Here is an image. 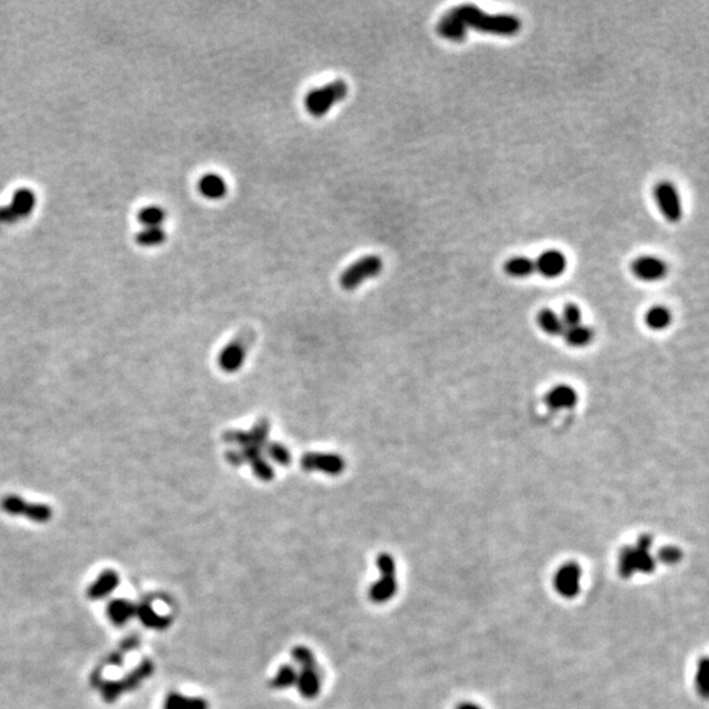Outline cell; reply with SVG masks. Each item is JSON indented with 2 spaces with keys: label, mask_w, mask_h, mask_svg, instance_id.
I'll list each match as a JSON object with an SVG mask.
<instances>
[{
  "label": "cell",
  "mask_w": 709,
  "mask_h": 709,
  "mask_svg": "<svg viewBox=\"0 0 709 709\" xmlns=\"http://www.w3.org/2000/svg\"><path fill=\"white\" fill-rule=\"evenodd\" d=\"M467 28L474 29L477 32L513 37L520 32L522 22L509 13L491 15L482 11L473 4H464L452 10Z\"/></svg>",
  "instance_id": "6da1fadb"
},
{
  "label": "cell",
  "mask_w": 709,
  "mask_h": 709,
  "mask_svg": "<svg viewBox=\"0 0 709 709\" xmlns=\"http://www.w3.org/2000/svg\"><path fill=\"white\" fill-rule=\"evenodd\" d=\"M349 86L344 80H334L323 87L312 89L305 98V108L314 117H323L337 103L344 100Z\"/></svg>",
  "instance_id": "7a4b0ae2"
},
{
  "label": "cell",
  "mask_w": 709,
  "mask_h": 709,
  "mask_svg": "<svg viewBox=\"0 0 709 709\" xmlns=\"http://www.w3.org/2000/svg\"><path fill=\"white\" fill-rule=\"evenodd\" d=\"M0 509L11 516H19L33 523H47L53 518V510L45 503L27 501L19 495H7L0 501Z\"/></svg>",
  "instance_id": "3957f363"
},
{
  "label": "cell",
  "mask_w": 709,
  "mask_h": 709,
  "mask_svg": "<svg viewBox=\"0 0 709 709\" xmlns=\"http://www.w3.org/2000/svg\"><path fill=\"white\" fill-rule=\"evenodd\" d=\"M383 268V263L377 255H367L359 261L352 263L349 268L342 273L339 283L344 291H353L359 288L365 280L379 276Z\"/></svg>",
  "instance_id": "277c9868"
},
{
  "label": "cell",
  "mask_w": 709,
  "mask_h": 709,
  "mask_svg": "<svg viewBox=\"0 0 709 709\" xmlns=\"http://www.w3.org/2000/svg\"><path fill=\"white\" fill-rule=\"evenodd\" d=\"M154 673V664L149 659H145L141 665L134 668L129 675L122 678L117 682H103L98 685L100 692L104 700L108 703L115 701L128 691H133L141 685L145 679L150 677Z\"/></svg>",
  "instance_id": "5b68a950"
},
{
  "label": "cell",
  "mask_w": 709,
  "mask_h": 709,
  "mask_svg": "<svg viewBox=\"0 0 709 709\" xmlns=\"http://www.w3.org/2000/svg\"><path fill=\"white\" fill-rule=\"evenodd\" d=\"M254 340L255 334L252 331L246 330L238 334L221 351L219 356V368L226 373L240 371V367L246 360L249 351L251 349Z\"/></svg>",
  "instance_id": "8992f818"
},
{
  "label": "cell",
  "mask_w": 709,
  "mask_h": 709,
  "mask_svg": "<svg viewBox=\"0 0 709 709\" xmlns=\"http://www.w3.org/2000/svg\"><path fill=\"white\" fill-rule=\"evenodd\" d=\"M655 204L668 222L677 224L683 217L682 198L677 187L671 182H659L653 189Z\"/></svg>",
  "instance_id": "52a82bcc"
},
{
  "label": "cell",
  "mask_w": 709,
  "mask_h": 709,
  "mask_svg": "<svg viewBox=\"0 0 709 709\" xmlns=\"http://www.w3.org/2000/svg\"><path fill=\"white\" fill-rule=\"evenodd\" d=\"M271 423L268 419H259L250 431L243 430H230L224 434L225 443L238 444L240 448H258L263 449L264 444L268 441Z\"/></svg>",
  "instance_id": "ba28073f"
},
{
  "label": "cell",
  "mask_w": 709,
  "mask_h": 709,
  "mask_svg": "<svg viewBox=\"0 0 709 709\" xmlns=\"http://www.w3.org/2000/svg\"><path fill=\"white\" fill-rule=\"evenodd\" d=\"M301 468L306 472H322L328 476H339L346 469V461L337 453L307 452L301 458Z\"/></svg>",
  "instance_id": "9c48e42d"
},
{
  "label": "cell",
  "mask_w": 709,
  "mask_h": 709,
  "mask_svg": "<svg viewBox=\"0 0 709 709\" xmlns=\"http://www.w3.org/2000/svg\"><path fill=\"white\" fill-rule=\"evenodd\" d=\"M632 273L641 282H659L665 277L668 272V267L665 261L652 256V255H644L632 262Z\"/></svg>",
  "instance_id": "30bf717a"
},
{
  "label": "cell",
  "mask_w": 709,
  "mask_h": 709,
  "mask_svg": "<svg viewBox=\"0 0 709 709\" xmlns=\"http://www.w3.org/2000/svg\"><path fill=\"white\" fill-rule=\"evenodd\" d=\"M582 570L576 562H567L560 567L555 577V587L560 595L565 598H573L579 592Z\"/></svg>",
  "instance_id": "8fae6325"
},
{
  "label": "cell",
  "mask_w": 709,
  "mask_h": 709,
  "mask_svg": "<svg viewBox=\"0 0 709 709\" xmlns=\"http://www.w3.org/2000/svg\"><path fill=\"white\" fill-rule=\"evenodd\" d=\"M567 259L560 250H546L535 261V268L546 279H556L567 271Z\"/></svg>",
  "instance_id": "7c38bea8"
},
{
  "label": "cell",
  "mask_w": 709,
  "mask_h": 709,
  "mask_svg": "<svg viewBox=\"0 0 709 709\" xmlns=\"http://www.w3.org/2000/svg\"><path fill=\"white\" fill-rule=\"evenodd\" d=\"M295 687L302 698L307 699V700L316 699L322 688V678H321V673L318 670V666L309 667V668H301L297 674Z\"/></svg>",
  "instance_id": "4fadbf2b"
},
{
  "label": "cell",
  "mask_w": 709,
  "mask_h": 709,
  "mask_svg": "<svg viewBox=\"0 0 709 709\" xmlns=\"http://www.w3.org/2000/svg\"><path fill=\"white\" fill-rule=\"evenodd\" d=\"M437 32L439 36H441L446 40L453 41V43H461L467 38L468 28L451 10L437 22Z\"/></svg>",
  "instance_id": "5bb4252c"
},
{
  "label": "cell",
  "mask_w": 709,
  "mask_h": 709,
  "mask_svg": "<svg viewBox=\"0 0 709 709\" xmlns=\"http://www.w3.org/2000/svg\"><path fill=\"white\" fill-rule=\"evenodd\" d=\"M381 577L377 579L368 591V597L376 604H383L393 598L397 594V578L395 574L380 573Z\"/></svg>",
  "instance_id": "9a60e30c"
},
{
  "label": "cell",
  "mask_w": 709,
  "mask_h": 709,
  "mask_svg": "<svg viewBox=\"0 0 709 709\" xmlns=\"http://www.w3.org/2000/svg\"><path fill=\"white\" fill-rule=\"evenodd\" d=\"M546 404L553 410L573 409L578 402V394L569 385H557L546 394Z\"/></svg>",
  "instance_id": "2e32d148"
},
{
  "label": "cell",
  "mask_w": 709,
  "mask_h": 709,
  "mask_svg": "<svg viewBox=\"0 0 709 709\" xmlns=\"http://www.w3.org/2000/svg\"><path fill=\"white\" fill-rule=\"evenodd\" d=\"M119 583H120L119 574L113 570H105L88 587L87 597L91 600L104 599L117 589Z\"/></svg>",
  "instance_id": "e0dca14e"
},
{
  "label": "cell",
  "mask_w": 709,
  "mask_h": 709,
  "mask_svg": "<svg viewBox=\"0 0 709 709\" xmlns=\"http://www.w3.org/2000/svg\"><path fill=\"white\" fill-rule=\"evenodd\" d=\"M200 193L210 200H219L228 193V184L225 179L219 174L204 175L198 182Z\"/></svg>",
  "instance_id": "ac0fdd59"
},
{
  "label": "cell",
  "mask_w": 709,
  "mask_h": 709,
  "mask_svg": "<svg viewBox=\"0 0 709 709\" xmlns=\"http://www.w3.org/2000/svg\"><path fill=\"white\" fill-rule=\"evenodd\" d=\"M36 204H37V196L32 189L20 188L13 193L10 207L13 209L16 216L22 219L28 217L32 213L33 209L36 207Z\"/></svg>",
  "instance_id": "d6986e66"
},
{
  "label": "cell",
  "mask_w": 709,
  "mask_h": 709,
  "mask_svg": "<svg viewBox=\"0 0 709 709\" xmlns=\"http://www.w3.org/2000/svg\"><path fill=\"white\" fill-rule=\"evenodd\" d=\"M136 616L145 627L155 631H164L171 625V619L154 611L153 607L149 603H142L141 606H137Z\"/></svg>",
  "instance_id": "ffe728a7"
},
{
  "label": "cell",
  "mask_w": 709,
  "mask_h": 709,
  "mask_svg": "<svg viewBox=\"0 0 709 709\" xmlns=\"http://www.w3.org/2000/svg\"><path fill=\"white\" fill-rule=\"evenodd\" d=\"M108 617L110 622L116 625H125L126 622H131L136 616L137 606L133 604L129 600L117 599L113 600L108 606Z\"/></svg>",
  "instance_id": "44dd1931"
},
{
  "label": "cell",
  "mask_w": 709,
  "mask_h": 709,
  "mask_svg": "<svg viewBox=\"0 0 709 709\" xmlns=\"http://www.w3.org/2000/svg\"><path fill=\"white\" fill-rule=\"evenodd\" d=\"M163 709H209V703L205 699L171 692L164 700Z\"/></svg>",
  "instance_id": "7402d4cb"
},
{
  "label": "cell",
  "mask_w": 709,
  "mask_h": 709,
  "mask_svg": "<svg viewBox=\"0 0 709 709\" xmlns=\"http://www.w3.org/2000/svg\"><path fill=\"white\" fill-rule=\"evenodd\" d=\"M535 271V261L527 256H513L504 263V272L515 279L528 277Z\"/></svg>",
  "instance_id": "603a6c76"
},
{
  "label": "cell",
  "mask_w": 709,
  "mask_h": 709,
  "mask_svg": "<svg viewBox=\"0 0 709 709\" xmlns=\"http://www.w3.org/2000/svg\"><path fill=\"white\" fill-rule=\"evenodd\" d=\"M537 323L540 328L550 337H558L562 335L565 331V326L562 323L561 316H557L556 313L550 309H543L537 314Z\"/></svg>",
  "instance_id": "cb8c5ba5"
},
{
  "label": "cell",
  "mask_w": 709,
  "mask_h": 709,
  "mask_svg": "<svg viewBox=\"0 0 709 709\" xmlns=\"http://www.w3.org/2000/svg\"><path fill=\"white\" fill-rule=\"evenodd\" d=\"M671 319H673L671 312L665 306H655V307L649 309L645 316V322H646L648 328L657 330V331L668 328L671 323Z\"/></svg>",
  "instance_id": "d4e9b609"
},
{
  "label": "cell",
  "mask_w": 709,
  "mask_h": 709,
  "mask_svg": "<svg viewBox=\"0 0 709 709\" xmlns=\"http://www.w3.org/2000/svg\"><path fill=\"white\" fill-rule=\"evenodd\" d=\"M562 337L565 339L567 344L574 349H580L587 346L592 339V331L586 326L577 325L573 328H567Z\"/></svg>",
  "instance_id": "484cf974"
},
{
  "label": "cell",
  "mask_w": 709,
  "mask_h": 709,
  "mask_svg": "<svg viewBox=\"0 0 709 709\" xmlns=\"http://www.w3.org/2000/svg\"><path fill=\"white\" fill-rule=\"evenodd\" d=\"M138 221L145 228L162 226L166 221V210L158 205H149L140 210Z\"/></svg>",
  "instance_id": "4316f807"
},
{
  "label": "cell",
  "mask_w": 709,
  "mask_h": 709,
  "mask_svg": "<svg viewBox=\"0 0 709 709\" xmlns=\"http://www.w3.org/2000/svg\"><path fill=\"white\" fill-rule=\"evenodd\" d=\"M297 674H298V670L295 668V666H282L271 680V687L275 689H286V688L293 687L297 682Z\"/></svg>",
  "instance_id": "83f0119b"
},
{
  "label": "cell",
  "mask_w": 709,
  "mask_h": 709,
  "mask_svg": "<svg viewBox=\"0 0 709 709\" xmlns=\"http://www.w3.org/2000/svg\"><path fill=\"white\" fill-rule=\"evenodd\" d=\"M264 453L271 458L272 461H275L276 464L279 465H283V467H288L292 464V455L291 452L284 447L283 444L277 443V441H267L263 447Z\"/></svg>",
  "instance_id": "f1b7e54d"
},
{
  "label": "cell",
  "mask_w": 709,
  "mask_h": 709,
  "mask_svg": "<svg viewBox=\"0 0 709 709\" xmlns=\"http://www.w3.org/2000/svg\"><path fill=\"white\" fill-rule=\"evenodd\" d=\"M166 231H164L162 226H158V228H143V229L137 234V242L145 246V247H154V246H159L162 244L164 240H166Z\"/></svg>",
  "instance_id": "f546056e"
},
{
  "label": "cell",
  "mask_w": 709,
  "mask_h": 709,
  "mask_svg": "<svg viewBox=\"0 0 709 709\" xmlns=\"http://www.w3.org/2000/svg\"><path fill=\"white\" fill-rule=\"evenodd\" d=\"M292 658L295 665L301 668H309V667H316V657L313 652L306 646H295L292 650Z\"/></svg>",
  "instance_id": "4dcf8cb0"
},
{
  "label": "cell",
  "mask_w": 709,
  "mask_h": 709,
  "mask_svg": "<svg viewBox=\"0 0 709 709\" xmlns=\"http://www.w3.org/2000/svg\"><path fill=\"white\" fill-rule=\"evenodd\" d=\"M251 469L255 477H258L259 480L268 482V481L273 480V477H275V470H273L272 465L270 462H267L263 458H258L252 462Z\"/></svg>",
  "instance_id": "1f68e13d"
},
{
  "label": "cell",
  "mask_w": 709,
  "mask_h": 709,
  "mask_svg": "<svg viewBox=\"0 0 709 709\" xmlns=\"http://www.w3.org/2000/svg\"><path fill=\"white\" fill-rule=\"evenodd\" d=\"M580 316L582 314H580V309L578 306L569 304L565 306L561 319H562V323H564L565 328H573V326L580 325Z\"/></svg>",
  "instance_id": "d6a6232c"
},
{
  "label": "cell",
  "mask_w": 709,
  "mask_h": 709,
  "mask_svg": "<svg viewBox=\"0 0 709 709\" xmlns=\"http://www.w3.org/2000/svg\"><path fill=\"white\" fill-rule=\"evenodd\" d=\"M680 557H682L680 550L678 548H675V546H665L659 552V558L665 564H675V562H678L680 560Z\"/></svg>",
  "instance_id": "836d02e7"
},
{
  "label": "cell",
  "mask_w": 709,
  "mask_h": 709,
  "mask_svg": "<svg viewBox=\"0 0 709 709\" xmlns=\"http://www.w3.org/2000/svg\"><path fill=\"white\" fill-rule=\"evenodd\" d=\"M456 709H482L476 703H461Z\"/></svg>",
  "instance_id": "e575fe53"
}]
</instances>
